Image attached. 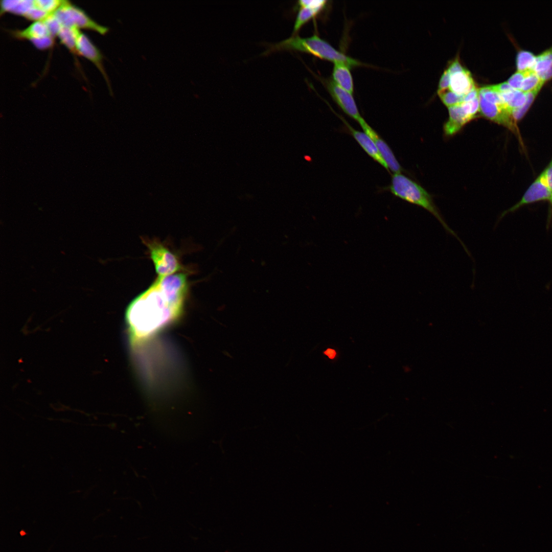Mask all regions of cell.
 Wrapping results in <instances>:
<instances>
[{"label":"cell","instance_id":"obj_1","mask_svg":"<svg viewBox=\"0 0 552 552\" xmlns=\"http://www.w3.org/2000/svg\"><path fill=\"white\" fill-rule=\"evenodd\" d=\"M188 290L187 275L158 277L128 306L125 319L129 340L135 346L181 315Z\"/></svg>","mask_w":552,"mask_h":552},{"label":"cell","instance_id":"obj_2","mask_svg":"<svg viewBox=\"0 0 552 552\" xmlns=\"http://www.w3.org/2000/svg\"><path fill=\"white\" fill-rule=\"evenodd\" d=\"M294 51L313 55L323 60L342 62L351 67L363 65L359 61L338 51L326 40L316 34L309 37L294 35L279 42L269 44L262 55L280 51Z\"/></svg>","mask_w":552,"mask_h":552},{"label":"cell","instance_id":"obj_3","mask_svg":"<svg viewBox=\"0 0 552 552\" xmlns=\"http://www.w3.org/2000/svg\"><path fill=\"white\" fill-rule=\"evenodd\" d=\"M389 190L396 196L422 207L429 212L440 222L445 231L455 237L466 252L469 254L465 245L444 220L430 195L421 186L401 173H394L392 178Z\"/></svg>","mask_w":552,"mask_h":552},{"label":"cell","instance_id":"obj_4","mask_svg":"<svg viewBox=\"0 0 552 552\" xmlns=\"http://www.w3.org/2000/svg\"><path fill=\"white\" fill-rule=\"evenodd\" d=\"M158 277L175 274L182 266L178 258L166 245L156 239L143 238Z\"/></svg>","mask_w":552,"mask_h":552},{"label":"cell","instance_id":"obj_5","mask_svg":"<svg viewBox=\"0 0 552 552\" xmlns=\"http://www.w3.org/2000/svg\"><path fill=\"white\" fill-rule=\"evenodd\" d=\"M62 27H75L95 31L102 35L109 29L91 19L82 9L65 1L63 4L54 13Z\"/></svg>","mask_w":552,"mask_h":552},{"label":"cell","instance_id":"obj_6","mask_svg":"<svg viewBox=\"0 0 552 552\" xmlns=\"http://www.w3.org/2000/svg\"><path fill=\"white\" fill-rule=\"evenodd\" d=\"M540 201H547L550 204L547 219V228H549L552 220V196L542 176L540 174L530 185L520 200L509 209L503 212L500 218L506 214L514 212L521 206Z\"/></svg>","mask_w":552,"mask_h":552},{"label":"cell","instance_id":"obj_7","mask_svg":"<svg viewBox=\"0 0 552 552\" xmlns=\"http://www.w3.org/2000/svg\"><path fill=\"white\" fill-rule=\"evenodd\" d=\"M479 111L486 118L501 125L520 136L516 122L514 120L510 110L505 105L494 104L487 101L480 94H478Z\"/></svg>","mask_w":552,"mask_h":552},{"label":"cell","instance_id":"obj_8","mask_svg":"<svg viewBox=\"0 0 552 552\" xmlns=\"http://www.w3.org/2000/svg\"><path fill=\"white\" fill-rule=\"evenodd\" d=\"M76 49L79 55L90 60L98 68L106 82L110 95H112L110 82L103 63V55L89 38L80 30L77 34Z\"/></svg>","mask_w":552,"mask_h":552},{"label":"cell","instance_id":"obj_9","mask_svg":"<svg viewBox=\"0 0 552 552\" xmlns=\"http://www.w3.org/2000/svg\"><path fill=\"white\" fill-rule=\"evenodd\" d=\"M332 99L341 110L357 121L362 118L358 109L353 95L337 85L332 80L324 81Z\"/></svg>","mask_w":552,"mask_h":552},{"label":"cell","instance_id":"obj_10","mask_svg":"<svg viewBox=\"0 0 552 552\" xmlns=\"http://www.w3.org/2000/svg\"><path fill=\"white\" fill-rule=\"evenodd\" d=\"M327 5L328 1L324 0L298 1L296 5L298 12L294 24L292 36L296 35L306 23L323 12Z\"/></svg>","mask_w":552,"mask_h":552},{"label":"cell","instance_id":"obj_11","mask_svg":"<svg viewBox=\"0 0 552 552\" xmlns=\"http://www.w3.org/2000/svg\"><path fill=\"white\" fill-rule=\"evenodd\" d=\"M358 123L360 124L364 132L374 142L378 150L386 163L388 169L394 172V173H400L402 171V168L387 143L366 122L363 118Z\"/></svg>","mask_w":552,"mask_h":552},{"label":"cell","instance_id":"obj_12","mask_svg":"<svg viewBox=\"0 0 552 552\" xmlns=\"http://www.w3.org/2000/svg\"><path fill=\"white\" fill-rule=\"evenodd\" d=\"M449 117L444 125V132L447 135H452L474 118L463 107L461 104L448 107Z\"/></svg>","mask_w":552,"mask_h":552},{"label":"cell","instance_id":"obj_13","mask_svg":"<svg viewBox=\"0 0 552 552\" xmlns=\"http://www.w3.org/2000/svg\"><path fill=\"white\" fill-rule=\"evenodd\" d=\"M346 124L352 136L360 145L365 152L374 160L388 170L387 165L371 138L364 132L359 131L353 128L343 118H341Z\"/></svg>","mask_w":552,"mask_h":552},{"label":"cell","instance_id":"obj_14","mask_svg":"<svg viewBox=\"0 0 552 552\" xmlns=\"http://www.w3.org/2000/svg\"><path fill=\"white\" fill-rule=\"evenodd\" d=\"M350 68L344 63H334L331 80L339 87L353 95L354 82Z\"/></svg>","mask_w":552,"mask_h":552},{"label":"cell","instance_id":"obj_15","mask_svg":"<svg viewBox=\"0 0 552 552\" xmlns=\"http://www.w3.org/2000/svg\"><path fill=\"white\" fill-rule=\"evenodd\" d=\"M475 86L470 72L466 68L450 76L449 88L458 95H466Z\"/></svg>","mask_w":552,"mask_h":552},{"label":"cell","instance_id":"obj_16","mask_svg":"<svg viewBox=\"0 0 552 552\" xmlns=\"http://www.w3.org/2000/svg\"><path fill=\"white\" fill-rule=\"evenodd\" d=\"M11 33L16 38L27 39L29 41L51 36L43 20L34 21L22 30L11 31Z\"/></svg>","mask_w":552,"mask_h":552},{"label":"cell","instance_id":"obj_17","mask_svg":"<svg viewBox=\"0 0 552 552\" xmlns=\"http://www.w3.org/2000/svg\"><path fill=\"white\" fill-rule=\"evenodd\" d=\"M34 7L32 0H3L1 1V13L10 12L24 16Z\"/></svg>","mask_w":552,"mask_h":552},{"label":"cell","instance_id":"obj_18","mask_svg":"<svg viewBox=\"0 0 552 552\" xmlns=\"http://www.w3.org/2000/svg\"><path fill=\"white\" fill-rule=\"evenodd\" d=\"M79 30L75 27H62L57 36L60 42L74 55H79L76 49V38Z\"/></svg>","mask_w":552,"mask_h":552},{"label":"cell","instance_id":"obj_19","mask_svg":"<svg viewBox=\"0 0 552 552\" xmlns=\"http://www.w3.org/2000/svg\"><path fill=\"white\" fill-rule=\"evenodd\" d=\"M542 87V86H539L532 91L526 93V101L525 103L520 107L514 108L510 110L511 115L514 120L516 123L520 121L525 115L534 102L538 94L540 91Z\"/></svg>","mask_w":552,"mask_h":552},{"label":"cell","instance_id":"obj_20","mask_svg":"<svg viewBox=\"0 0 552 552\" xmlns=\"http://www.w3.org/2000/svg\"><path fill=\"white\" fill-rule=\"evenodd\" d=\"M536 56L532 53L521 50L516 56V67L517 71L525 72L533 70L535 64Z\"/></svg>","mask_w":552,"mask_h":552},{"label":"cell","instance_id":"obj_21","mask_svg":"<svg viewBox=\"0 0 552 552\" xmlns=\"http://www.w3.org/2000/svg\"><path fill=\"white\" fill-rule=\"evenodd\" d=\"M544 83V82L540 79L538 75L533 70H527L525 71L520 90L526 93L534 90L539 86H543Z\"/></svg>","mask_w":552,"mask_h":552},{"label":"cell","instance_id":"obj_22","mask_svg":"<svg viewBox=\"0 0 552 552\" xmlns=\"http://www.w3.org/2000/svg\"><path fill=\"white\" fill-rule=\"evenodd\" d=\"M552 65V47L536 56L533 70L539 74L548 69Z\"/></svg>","mask_w":552,"mask_h":552},{"label":"cell","instance_id":"obj_23","mask_svg":"<svg viewBox=\"0 0 552 552\" xmlns=\"http://www.w3.org/2000/svg\"><path fill=\"white\" fill-rule=\"evenodd\" d=\"M438 94L443 103L448 107L459 104L464 101L465 95H459L449 88L438 90Z\"/></svg>","mask_w":552,"mask_h":552},{"label":"cell","instance_id":"obj_24","mask_svg":"<svg viewBox=\"0 0 552 552\" xmlns=\"http://www.w3.org/2000/svg\"><path fill=\"white\" fill-rule=\"evenodd\" d=\"M36 7L49 14L55 13L64 3L61 0H34Z\"/></svg>","mask_w":552,"mask_h":552},{"label":"cell","instance_id":"obj_25","mask_svg":"<svg viewBox=\"0 0 552 552\" xmlns=\"http://www.w3.org/2000/svg\"><path fill=\"white\" fill-rule=\"evenodd\" d=\"M479 94L488 102L499 105H505L499 93L494 91L491 85L479 88Z\"/></svg>","mask_w":552,"mask_h":552},{"label":"cell","instance_id":"obj_26","mask_svg":"<svg viewBox=\"0 0 552 552\" xmlns=\"http://www.w3.org/2000/svg\"><path fill=\"white\" fill-rule=\"evenodd\" d=\"M42 20L47 25L51 35L54 38L57 36L62 26L55 14H50Z\"/></svg>","mask_w":552,"mask_h":552},{"label":"cell","instance_id":"obj_27","mask_svg":"<svg viewBox=\"0 0 552 552\" xmlns=\"http://www.w3.org/2000/svg\"><path fill=\"white\" fill-rule=\"evenodd\" d=\"M526 94L521 90H516L511 101L506 105L510 111L522 106L525 102Z\"/></svg>","mask_w":552,"mask_h":552},{"label":"cell","instance_id":"obj_28","mask_svg":"<svg viewBox=\"0 0 552 552\" xmlns=\"http://www.w3.org/2000/svg\"><path fill=\"white\" fill-rule=\"evenodd\" d=\"M525 75V71H517L510 77L507 82L514 89L520 90Z\"/></svg>","mask_w":552,"mask_h":552},{"label":"cell","instance_id":"obj_29","mask_svg":"<svg viewBox=\"0 0 552 552\" xmlns=\"http://www.w3.org/2000/svg\"><path fill=\"white\" fill-rule=\"evenodd\" d=\"M49 15V14L45 12L35 6L26 14L24 17L30 20L36 21L43 20Z\"/></svg>","mask_w":552,"mask_h":552},{"label":"cell","instance_id":"obj_30","mask_svg":"<svg viewBox=\"0 0 552 552\" xmlns=\"http://www.w3.org/2000/svg\"><path fill=\"white\" fill-rule=\"evenodd\" d=\"M38 49L45 50L53 46L54 38L51 36L30 41Z\"/></svg>","mask_w":552,"mask_h":552},{"label":"cell","instance_id":"obj_31","mask_svg":"<svg viewBox=\"0 0 552 552\" xmlns=\"http://www.w3.org/2000/svg\"><path fill=\"white\" fill-rule=\"evenodd\" d=\"M541 174L548 187L552 196V159Z\"/></svg>","mask_w":552,"mask_h":552},{"label":"cell","instance_id":"obj_32","mask_svg":"<svg viewBox=\"0 0 552 552\" xmlns=\"http://www.w3.org/2000/svg\"><path fill=\"white\" fill-rule=\"evenodd\" d=\"M450 76L451 75L447 69L445 70L439 81L438 90L449 88Z\"/></svg>","mask_w":552,"mask_h":552},{"label":"cell","instance_id":"obj_33","mask_svg":"<svg viewBox=\"0 0 552 552\" xmlns=\"http://www.w3.org/2000/svg\"><path fill=\"white\" fill-rule=\"evenodd\" d=\"M465 69V68L462 66L458 59L456 58L450 64L447 70L449 72L450 75H451L456 73L463 71Z\"/></svg>","mask_w":552,"mask_h":552},{"label":"cell","instance_id":"obj_34","mask_svg":"<svg viewBox=\"0 0 552 552\" xmlns=\"http://www.w3.org/2000/svg\"><path fill=\"white\" fill-rule=\"evenodd\" d=\"M491 87L494 91L499 94L505 93L514 89L507 82L491 85Z\"/></svg>","mask_w":552,"mask_h":552},{"label":"cell","instance_id":"obj_35","mask_svg":"<svg viewBox=\"0 0 552 552\" xmlns=\"http://www.w3.org/2000/svg\"><path fill=\"white\" fill-rule=\"evenodd\" d=\"M478 94L479 89L475 86L465 96L464 101L467 102L472 100L478 97Z\"/></svg>","mask_w":552,"mask_h":552},{"label":"cell","instance_id":"obj_36","mask_svg":"<svg viewBox=\"0 0 552 552\" xmlns=\"http://www.w3.org/2000/svg\"><path fill=\"white\" fill-rule=\"evenodd\" d=\"M537 75L544 82L552 79V65L545 72Z\"/></svg>","mask_w":552,"mask_h":552},{"label":"cell","instance_id":"obj_37","mask_svg":"<svg viewBox=\"0 0 552 552\" xmlns=\"http://www.w3.org/2000/svg\"><path fill=\"white\" fill-rule=\"evenodd\" d=\"M324 353L331 359L334 358L336 355L335 351L331 349H327Z\"/></svg>","mask_w":552,"mask_h":552}]
</instances>
